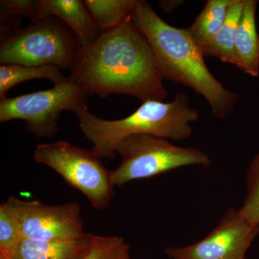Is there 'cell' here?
Listing matches in <instances>:
<instances>
[{
    "label": "cell",
    "mask_w": 259,
    "mask_h": 259,
    "mask_svg": "<svg viewBox=\"0 0 259 259\" xmlns=\"http://www.w3.org/2000/svg\"><path fill=\"white\" fill-rule=\"evenodd\" d=\"M69 78L87 95L102 98L123 95L164 101L168 95L152 49L131 19L82 49Z\"/></svg>",
    "instance_id": "1"
},
{
    "label": "cell",
    "mask_w": 259,
    "mask_h": 259,
    "mask_svg": "<svg viewBox=\"0 0 259 259\" xmlns=\"http://www.w3.org/2000/svg\"><path fill=\"white\" fill-rule=\"evenodd\" d=\"M131 20L149 42L164 79L189 87L202 95L216 118L224 120L231 115L238 95L213 76L204 62L202 49L187 28L167 23L144 0H138Z\"/></svg>",
    "instance_id": "2"
},
{
    "label": "cell",
    "mask_w": 259,
    "mask_h": 259,
    "mask_svg": "<svg viewBox=\"0 0 259 259\" xmlns=\"http://www.w3.org/2000/svg\"><path fill=\"white\" fill-rule=\"evenodd\" d=\"M83 136L93 144V152L100 158H114L117 146L134 135H151L173 141L188 139L192 122L199 112L191 106L190 97L179 93L170 102L148 100L132 114L119 120L100 118L89 111L88 105L75 112Z\"/></svg>",
    "instance_id": "3"
},
{
    "label": "cell",
    "mask_w": 259,
    "mask_h": 259,
    "mask_svg": "<svg viewBox=\"0 0 259 259\" xmlns=\"http://www.w3.org/2000/svg\"><path fill=\"white\" fill-rule=\"evenodd\" d=\"M82 47L71 29L54 16L32 22L2 40L0 64L56 66L71 71Z\"/></svg>",
    "instance_id": "4"
},
{
    "label": "cell",
    "mask_w": 259,
    "mask_h": 259,
    "mask_svg": "<svg viewBox=\"0 0 259 259\" xmlns=\"http://www.w3.org/2000/svg\"><path fill=\"white\" fill-rule=\"evenodd\" d=\"M120 166L111 171L112 185L122 186L131 181L151 178L187 166H207L208 155L194 147H181L169 140L151 135H134L117 146Z\"/></svg>",
    "instance_id": "5"
},
{
    "label": "cell",
    "mask_w": 259,
    "mask_h": 259,
    "mask_svg": "<svg viewBox=\"0 0 259 259\" xmlns=\"http://www.w3.org/2000/svg\"><path fill=\"white\" fill-rule=\"evenodd\" d=\"M39 163L57 172L68 185L79 191L95 209L105 210L114 197L111 171L92 150L59 141L38 145L33 155Z\"/></svg>",
    "instance_id": "6"
},
{
    "label": "cell",
    "mask_w": 259,
    "mask_h": 259,
    "mask_svg": "<svg viewBox=\"0 0 259 259\" xmlns=\"http://www.w3.org/2000/svg\"><path fill=\"white\" fill-rule=\"evenodd\" d=\"M88 95L69 79L47 90L0 100V122L22 120L26 132L52 138L59 131L61 112L73 113L87 106Z\"/></svg>",
    "instance_id": "7"
},
{
    "label": "cell",
    "mask_w": 259,
    "mask_h": 259,
    "mask_svg": "<svg viewBox=\"0 0 259 259\" xmlns=\"http://www.w3.org/2000/svg\"><path fill=\"white\" fill-rule=\"evenodd\" d=\"M16 219L23 238L34 241H73L84 238L81 206L76 202L48 204L14 196L3 204Z\"/></svg>",
    "instance_id": "8"
},
{
    "label": "cell",
    "mask_w": 259,
    "mask_h": 259,
    "mask_svg": "<svg viewBox=\"0 0 259 259\" xmlns=\"http://www.w3.org/2000/svg\"><path fill=\"white\" fill-rule=\"evenodd\" d=\"M259 233L255 226L229 209L218 226L203 239L190 245L167 248L171 259H245V255Z\"/></svg>",
    "instance_id": "9"
},
{
    "label": "cell",
    "mask_w": 259,
    "mask_h": 259,
    "mask_svg": "<svg viewBox=\"0 0 259 259\" xmlns=\"http://www.w3.org/2000/svg\"><path fill=\"white\" fill-rule=\"evenodd\" d=\"M37 3L35 20L49 16L60 19L74 32L82 49L91 47L101 35L83 1L38 0Z\"/></svg>",
    "instance_id": "10"
},
{
    "label": "cell",
    "mask_w": 259,
    "mask_h": 259,
    "mask_svg": "<svg viewBox=\"0 0 259 259\" xmlns=\"http://www.w3.org/2000/svg\"><path fill=\"white\" fill-rule=\"evenodd\" d=\"M258 1L243 0L235 45V66L252 77L259 76V35L255 23Z\"/></svg>",
    "instance_id": "11"
},
{
    "label": "cell",
    "mask_w": 259,
    "mask_h": 259,
    "mask_svg": "<svg viewBox=\"0 0 259 259\" xmlns=\"http://www.w3.org/2000/svg\"><path fill=\"white\" fill-rule=\"evenodd\" d=\"M89 247L88 233L73 241H44L22 238L10 259H81Z\"/></svg>",
    "instance_id": "12"
},
{
    "label": "cell",
    "mask_w": 259,
    "mask_h": 259,
    "mask_svg": "<svg viewBox=\"0 0 259 259\" xmlns=\"http://www.w3.org/2000/svg\"><path fill=\"white\" fill-rule=\"evenodd\" d=\"M235 0H207L193 23L187 28L202 49L209 44L226 22Z\"/></svg>",
    "instance_id": "13"
},
{
    "label": "cell",
    "mask_w": 259,
    "mask_h": 259,
    "mask_svg": "<svg viewBox=\"0 0 259 259\" xmlns=\"http://www.w3.org/2000/svg\"><path fill=\"white\" fill-rule=\"evenodd\" d=\"M60 69L52 66H30L20 64H3L0 66V100L6 98L7 94L19 83L28 80L45 79L54 84L69 81L61 74Z\"/></svg>",
    "instance_id": "14"
},
{
    "label": "cell",
    "mask_w": 259,
    "mask_h": 259,
    "mask_svg": "<svg viewBox=\"0 0 259 259\" xmlns=\"http://www.w3.org/2000/svg\"><path fill=\"white\" fill-rule=\"evenodd\" d=\"M242 8L243 0H235L222 28L212 41L201 49L204 56L218 58L223 63L235 65V45Z\"/></svg>",
    "instance_id": "15"
},
{
    "label": "cell",
    "mask_w": 259,
    "mask_h": 259,
    "mask_svg": "<svg viewBox=\"0 0 259 259\" xmlns=\"http://www.w3.org/2000/svg\"><path fill=\"white\" fill-rule=\"evenodd\" d=\"M138 0H85L95 24L102 32L118 28L132 18Z\"/></svg>",
    "instance_id": "16"
},
{
    "label": "cell",
    "mask_w": 259,
    "mask_h": 259,
    "mask_svg": "<svg viewBox=\"0 0 259 259\" xmlns=\"http://www.w3.org/2000/svg\"><path fill=\"white\" fill-rule=\"evenodd\" d=\"M89 247L81 259H132L130 246L120 236L88 233Z\"/></svg>",
    "instance_id": "17"
},
{
    "label": "cell",
    "mask_w": 259,
    "mask_h": 259,
    "mask_svg": "<svg viewBox=\"0 0 259 259\" xmlns=\"http://www.w3.org/2000/svg\"><path fill=\"white\" fill-rule=\"evenodd\" d=\"M238 211L248 222L259 226V151L248 168L246 197Z\"/></svg>",
    "instance_id": "18"
},
{
    "label": "cell",
    "mask_w": 259,
    "mask_h": 259,
    "mask_svg": "<svg viewBox=\"0 0 259 259\" xmlns=\"http://www.w3.org/2000/svg\"><path fill=\"white\" fill-rule=\"evenodd\" d=\"M23 238L16 219L2 204L0 206V253L9 255Z\"/></svg>",
    "instance_id": "19"
},
{
    "label": "cell",
    "mask_w": 259,
    "mask_h": 259,
    "mask_svg": "<svg viewBox=\"0 0 259 259\" xmlns=\"http://www.w3.org/2000/svg\"><path fill=\"white\" fill-rule=\"evenodd\" d=\"M37 1L34 0H2L1 9L18 18H28L32 22L36 20Z\"/></svg>",
    "instance_id": "20"
},
{
    "label": "cell",
    "mask_w": 259,
    "mask_h": 259,
    "mask_svg": "<svg viewBox=\"0 0 259 259\" xmlns=\"http://www.w3.org/2000/svg\"><path fill=\"white\" fill-rule=\"evenodd\" d=\"M183 3V1H179V0H168V1H161L159 5L163 11L171 12Z\"/></svg>",
    "instance_id": "21"
},
{
    "label": "cell",
    "mask_w": 259,
    "mask_h": 259,
    "mask_svg": "<svg viewBox=\"0 0 259 259\" xmlns=\"http://www.w3.org/2000/svg\"><path fill=\"white\" fill-rule=\"evenodd\" d=\"M0 259H10V258L5 253H0Z\"/></svg>",
    "instance_id": "22"
}]
</instances>
